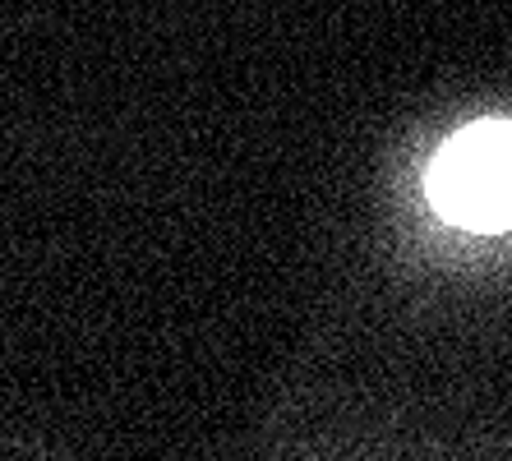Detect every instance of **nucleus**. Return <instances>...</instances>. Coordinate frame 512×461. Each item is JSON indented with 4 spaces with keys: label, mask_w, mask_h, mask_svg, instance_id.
Masks as SVG:
<instances>
[{
    "label": "nucleus",
    "mask_w": 512,
    "mask_h": 461,
    "mask_svg": "<svg viewBox=\"0 0 512 461\" xmlns=\"http://www.w3.org/2000/svg\"><path fill=\"white\" fill-rule=\"evenodd\" d=\"M429 203L466 231L512 226V125L485 120L462 130L429 166Z\"/></svg>",
    "instance_id": "nucleus-1"
}]
</instances>
